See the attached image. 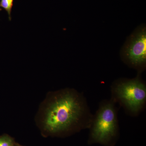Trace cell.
I'll return each instance as SVG.
<instances>
[{
    "mask_svg": "<svg viewBox=\"0 0 146 146\" xmlns=\"http://www.w3.org/2000/svg\"><path fill=\"white\" fill-rule=\"evenodd\" d=\"M93 116L86 98L73 89L52 95L42 120L44 129L53 134L77 132L89 129Z\"/></svg>",
    "mask_w": 146,
    "mask_h": 146,
    "instance_id": "6da1fadb",
    "label": "cell"
},
{
    "mask_svg": "<svg viewBox=\"0 0 146 146\" xmlns=\"http://www.w3.org/2000/svg\"><path fill=\"white\" fill-rule=\"evenodd\" d=\"M116 104L111 99L100 103L89 128V145L100 144L113 146L116 144L119 136Z\"/></svg>",
    "mask_w": 146,
    "mask_h": 146,
    "instance_id": "7a4b0ae2",
    "label": "cell"
},
{
    "mask_svg": "<svg viewBox=\"0 0 146 146\" xmlns=\"http://www.w3.org/2000/svg\"><path fill=\"white\" fill-rule=\"evenodd\" d=\"M139 72L135 78H121L112 84L111 99L118 103L128 115L137 116L145 108L146 85Z\"/></svg>",
    "mask_w": 146,
    "mask_h": 146,
    "instance_id": "3957f363",
    "label": "cell"
},
{
    "mask_svg": "<svg viewBox=\"0 0 146 146\" xmlns=\"http://www.w3.org/2000/svg\"><path fill=\"white\" fill-rule=\"evenodd\" d=\"M123 60L128 65L141 72L146 63L145 27H140L129 36L122 51Z\"/></svg>",
    "mask_w": 146,
    "mask_h": 146,
    "instance_id": "277c9868",
    "label": "cell"
},
{
    "mask_svg": "<svg viewBox=\"0 0 146 146\" xmlns=\"http://www.w3.org/2000/svg\"><path fill=\"white\" fill-rule=\"evenodd\" d=\"M14 0H1L0 7L4 9L8 15L9 21L11 20V13L13 5Z\"/></svg>",
    "mask_w": 146,
    "mask_h": 146,
    "instance_id": "5b68a950",
    "label": "cell"
},
{
    "mask_svg": "<svg viewBox=\"0 0 146 146\" xmlns=\"http://www.w3.org/2000/svg\"><path fill=\"white\" fill-rule=\"evenodd\" d=\"M13 144V139L8 135L0 136V146H11L14 145Z\"/></svg>",
    "mask_w": 146,
    "mask_h": 146,
    "instance_id": "8992f818",
    "label": "cell"
},
{
    "mask_svg": "<svg viewBox=\"0 0 146 146\" xmlns=\"http://www.w3.org/2000/svg\"><path fill=\"white\" fill-rule=\"evenodd\" d=\"M2 9L1 8V7H0V11H2Z\"/></svg>",
    "mask_w": 146,
    "mask_h": 146,
    "instance_id": "52a82bcc",
    "label": "cell"
},
{
    "mask_svg": "<svg viewBox=\"0 0 146 146\" xmlns=\"http://www.w3.org/2000/svg\"><path fill=\"white\" fill-rule=\"evenodd\" d=\"M11 146H14V145H13Z\"/></svg>",
    "mask_w": 146,
    "mask_h": 146,
    "instance_id": "ba28073f",
    "label": "cell"
},
{
    "mask_svg": "<svg viewBox=\"0 0 146 146\" xmlns=\"http://www.w3.org/2000/svg\"></svg>",
    "mask_w": 146,
    "mask_h": 146,
    "instance_id": "9c48e42d",
    "label": "cell"
}]
</instances>
